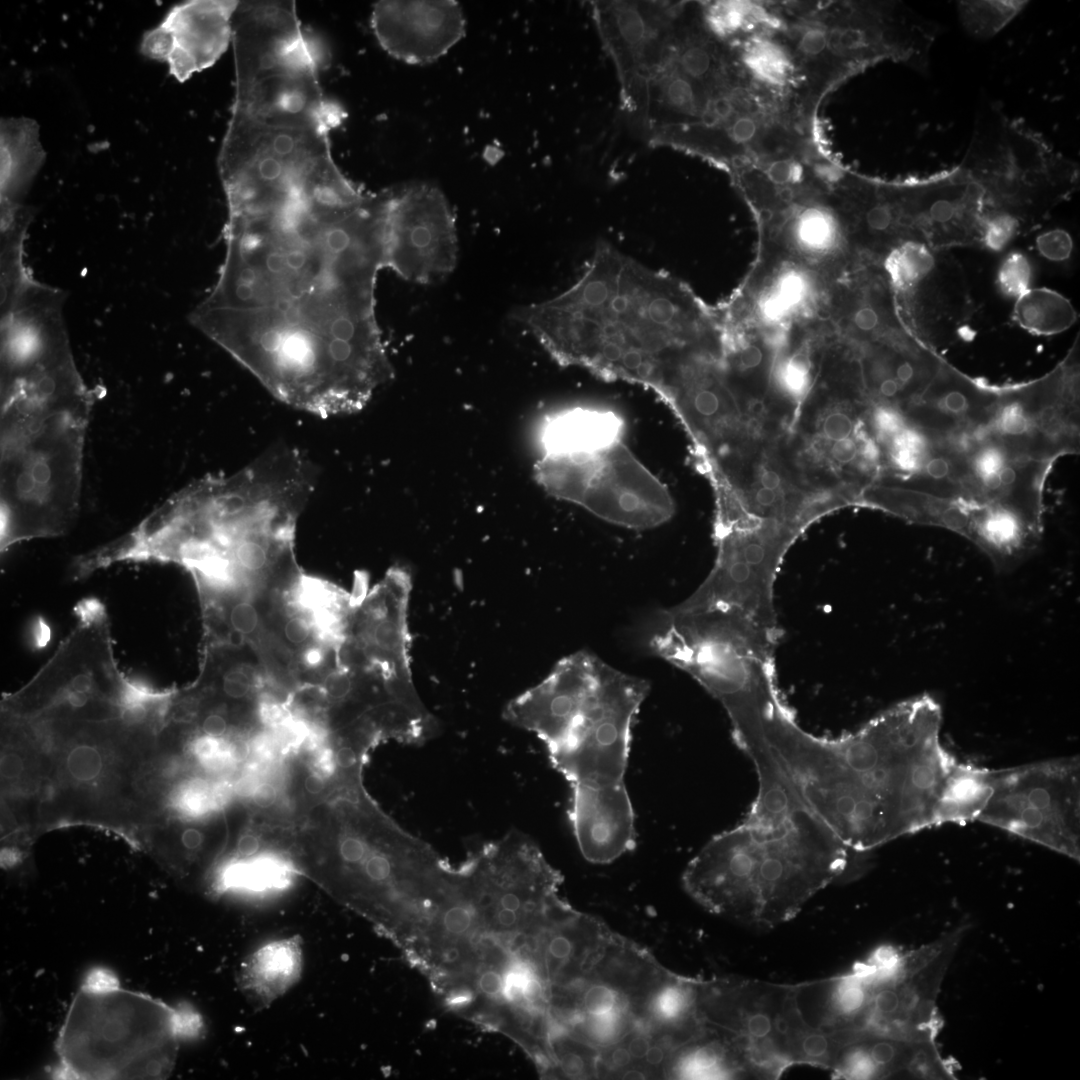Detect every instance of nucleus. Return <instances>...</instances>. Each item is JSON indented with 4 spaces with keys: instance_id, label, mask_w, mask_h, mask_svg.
Segmentation results:
<instances>
[{
    "instance_id": "obj_1",
    "label": "nucleus",
    "mask_w": 1080,
    "mask_h": 1080,
    "mask_svg": "<svg viewBox=\"0 0 1080 1080\" xmlns=\"http://www.w3.org/2000/svg\"><path fill=\"white\" fill-rule=\"evenodd\" d=\"M226 200L224 261L193 323L284 403L362 410L393 376L375 312L384 192L324 163Z\"/></svg>"
},
{
    "instance_id": "obj_2",
    "label": "nucleus",
    "mask_w": 1080,
    "mask_h": 1080,
    "mask_svg": "<svg viewBox=\"0 0 1080 1080\" xmlns=\"http://www.w3.org/2000/svg\"><path fill=\"white\" fill-rule=\"evenodd\" d=\"M941 724L940 705L922 695L839 738L806 732L788 712L766 725L763 736L810 810L860 853L947 823L962 764L942 746Z\"/></svg>"
},
{
    "instance_id": "obj_3",
    "label": "nucleus",
    "mask_w": 1080,
    "mask_h": 1080,
    "mask_svg": "<svg viewBox=\"0 0 1080 1080\" xmlns=\"http://www.w3.org/2000/svg\"><path fill=\"white\" fill-rule=\"evenodd\" d=\"M562 366L650 389L687 351L719 339L715 308L687 284L599 242L580 278L559 295L514 310Z\"/></svg>"
},
{
    "instance_id": "obj_4",
    "label": "nucleus",
    "mask_w": 1080,
    "mask_h": 1080,
    "mask_svg": "<svg viewBox=\"0 0 1080 1080\" xmlns=\"http://www.w3.org/2000/svg\"><path fill=\"white\" fill-rule=\"evenodd\" d=\"M649 690L647 680L579 650L503 710L505 720L545 744L551 764L568 781L570 824L591 863H610L636 846L625 774L633 725Z\"/></svg>"
},
{
    "instance_id": "obj_5",
    "label": "nucleus",
    "mask_w": 1080,
    "mask_h": 1080,
    "mask_svg": "<svg viewBox=\"0 0 1080 1080\" xmlns=\"http://www.w3.org/2000/svg\"><path fill=\"white\" fill-rule=\"evenodd\" d=\"M853 853L792 785H763L746 817L689 861L682 885L714 915L773 928L846 873Z\"/></svg>"
},
{
    "instance_id": "obj_6",
    "label": "nucleus",
    "mask_w": 1080,
    "mask_h": 1080,
    "mask_svg": "<svg viewBox=\"0 0 1080 1080\" xmlns=\"http://www.w3.org/2000/svg\"><path fill=\"white\" fill-rule=\"evenodd\" d=\"M162 712L158 692L149 688L120 709L2 716L23 728L41 752L39 834L85 824L117 831L133 843L141 820L140 784L157 749Z\"/></svg>"
},
{
    "instance_id": "obj_7",
    "label": "nucleus",
    "mask_w": 1080,
    "mask_h": 1080,
    "mask_svg": "<svg viewBox=\"0 0 1080 1080\" xmlns=\"http://www.w3.org/2000/svg\"><path fill=\"white\" fill-rule=\"evenodd\" d=\"M335 802L327 847L299 848L294 863L402 950L439 905L452 865L365 791L342 793Z\"/></svg>"
},
{
    "instance_id": "obj_8",
    "label": "nucleus",
    "mask_w": 1080,
    "mask_h": 1080,
    "mask_svg": "<svg viewBox=\"0 0 1080 1080\" xmlns=\"http://www.w3.org/2000/svg\"><path fill=\"white\" fill-rule=\"evenodd\" d=\"M678 975L609 928L577 972L549 988L558 1078L596 1079L600 1061L634 1036L664 1040L678 1032Z\"/></svg>"
},
{
    "instance_id": "obj_9",
    "label": "nucleus",
    "mask_w": 1080,
    "mask_h": 1080,
    "mask_svg": "<svg viewBox=\"0 0 1080 1080\" xmlns=\"http://www.w3.org/2000/svg\"><path fill=\"white\" fill-rule=\"evenodd\" d=\"M316 482L307 455L274 447L229 476L200 479L166 500L131 532V555L189 570L236 536L297 520Z\"/></svg>"
},
{
    "instance_id": "obj_10",
    "label": "nucleus",
    "mask_w": 1080,
    "mask_h": 1080,
    "mask_svg": "<svg viewBox=\"0 0 1080 1080\" xmlns=\"http://www.w3.org/2000/svg\"><path fill=\"white\" fill-rule=\"evenodd\" d=\"M1 511L47 528L77 517L91 397L84 386L15 385L2 392Z\"/></svg>"
},
{
    "instance_id": "obj_11",
    "label": "nucleus",
    "mask_w": 1080,
    "mask_h": 1080,
    "mask_svg": "<svg viewBox=\"0 0 1080 1080\" xmlns=\"http://www.w3.org/2000/svg\"><path fill=\"white\" fill-rule=\"evenodd\" d=\"M202 1029L197 1012L123 988L93 970L74 995L59 1030L55 1076L62 1079H165L179 1044Z\"/></svg>"
},
{
    "instance_id": "obj_12",
    "label": "nucleus",
    "mask_w": 1080,
    "mask_h": 1080,
    "mask_svg": "<svg viewBox=\"0 0 1080 1080\" xmlns=\"http://www.w3.org/2000/svg\"><path fill=\"white\" fill-rule=\"evenodd\" d=\"M776 634L736 610L676 605L648 619L642 640L722 704L735 736L780 701L772 671Z\"/></svg>"
},
{
    "instance_id": "obj_13",
    "label": "nucleus",
    "mask_w": 1080,
    "mask_h": 1080,
    "mask_svg": "<svg viewBox=\"0 0 1080 1080\" xmlns=\"http://www.w3.org/2000/svg\"><path fill=\"white\" fill-rule=\"evenodd\" d=\"M457 873L476 940L510 954L572 907L559 893L561 873L517 830L469 852Z\"/></svg>"
},
{
    "instance_id": "obj_14",
    "label": "nucleus",
    "mask_w": 1080,
    "mask_h": 1080,
    "mask_svg": "<svg viewBox=\"0 0 1080 1080\" xmlns=\"http://www.w3.org/2000/svg\"><path fill=\"white\" fill-rule=\"evenodd\" d=\"M868 403L843 382L817 369L795 411L787 466L813 491L840 492L869 482L880 451L867 420Z\"/></svg>"
},
{
    "instance_id": "obj_15",
    "label": "nucleus",
    "mask_w": 1080,
    "mask_h": 1080,
    "mask_svg": "<svg viewBox=\"0 0 1080 1080\" xmlns=\"http://www.w3.org/2000/svg\"><path fill=\"white\" fill-rule=\"evenodd\" d=\"M534 477L551 496L629 529L660 526L675 511L668 489L623 440L592 451L542 455Z\"/></svg>"
},
{
    "instance_id": "obj_16",
    "label": "nucleus",
    "mask_w": 1080,
    "mask_h": 1080,
    "mask_svg": "<svg viewBox=\"0 0 1080 1080\" xmlns=\"http://www.w3.org/2000/svg\"><path fill=\"white\" fill-rule=\"evenodd\" d=\"M1078 758L989 770V793L977 819L1079 860Z\"/></svg>"
},
{
    "instance_id": "obj_17",
    "label": "nucleus",
    "mask_w": 1080,
    "mask_h": 1080,
    "mask_svg": "<svg viewBox=\"0 0 1080 1080\" xmlns=\"http://www.w3.org/2000/svg\"><path fill=\"white\" fill-rule=\"evenodd\" d=\"M697 1003L704 1024L748 1048L770 1079L800 1064L810 1027L798 1013L792 985L737 976L698 979Z\"/></svg>"
},
{
    "instance_id": "obj_18",
    "label": "nucleus",
    "mask_w": 1080,
    "mask_h": 1080,
    "mask_svg": "<svg viewBox=\"0 0 1080 1080\" xmlns=\"http://www.w3.org/2000/svg\"><path fill=\"white\" fill-rule=\"evenodd\" d=\"M1078 343L1050 373L1035 381L1000 388L995 434L1019 454L1053 462L1078 452Z\"/></svg>"
},
{
    "instance_id": "obj_19",
    "label": "nucleus",
    "mask_w": 1080,
    "mask_h": 1080,
    "mask_svg": "<svg viewBox=\"0 0 1080 1080\" xmlns=\"http://www.w3.org/2000/svg\"><path fill=\"white\" fill-rule=\"evenodd\" d=\"M899 221L910 240L939 250L982 244L987 218L1000 211L965 153L955 167L922 178L891 182Z\"/></svg>"
},
{
    "instance_id": "obj_20",
    "label": "nucleus",
    "mask_w": 1080,
    "mask_h": 1080,
    "mask_svg": "<svg viewBox=\"0 0 1080 1080\" xmlns=\"http://www.w3.org/2000/svg\"><path fill=\"white\" fill-rule=\"evenodd\" d=\"M384 192V269L418 284L436 283L451 274L458 260V237L443 192L427 182Z\"/></svg>"
},
{
    "instance_id": "obj_21",
    "label": "nucleus",
    "mask_w": 1080,
    "mask_h": 1080,
    "mask_svg": "<svg viewBox=\"0 0 1080 1080\" xmlns=\"http://www.w3.org/2000/svg\"><path fill=\"white\" fill-rule=\"evenodd\" d=\"M831 279L780 252L759 245L753 268L722 305L762 327L794 333L826 334L830 322Z\"/></svg>"
},
{
    "instance_id": "obj_22",
    "label": "nucleus",
    "mask_w": 1080,
    "mask_h": 1080,
    "mask_svg": "<svg viewBox=\"0 0 1080 1080\" xmlns=\"http://www.w3.org/2000/svg\"><path fill=\"white\" fill-rule=\"evenodd\" d=\"M236 0H190L171 7L162 21L147 30L140 52L167 63L169 73L183 83L213 66L233 38Z\"/></svg>"
},
{
    "instance_id": "obj_23",
    "label": "nucleus",
    "mask_w": 1080,
    "mask_h": 1080,
    "mask_svg": "<svg viewBox=\"0 0 1080 1080\" xmlns=\"http://www.w3.org/2000/svg\"><path fill=\"white\" fill-rule=\"evenodd\" d=\"M371 27L380 46L408 64L431 63L465 35L461 5L454 0H382L374 3Z\"/></svg>"
},
{
    "instance_id": "obj_24",
    "label": "nucleus",
    "mask_w": 1080,
    "mask_h": 1080,
    "mask_svg": "<svg viewBox=\"0 0 1080 1080\" xmlns=\"http://www.w3.org/2000/svg\"><path fill=\"white\" fill-rule=\"evenodd\" d=\"M835 1079H954V1066L935 1041L855 1036L839 1049L830 1068Z\"/></svg>"
},
{
    "instance_id": "obj_25",
    "label": "nucleus",
    "mask_w": 1080,
    "mask_h": 1080,
    "mask_svg": "<svg viewBox=\"0 0 1080 1080\" xmlns=\"http://www.w3.org/2000/svg\"><path fill=\"white\" fill-rule=\"evenodd\" d=\"M998 390L970 379L944 361L929 386L903 412L920 427L953 437L985 423Z\"/></svg>"
},
{
    "instance_id": "obj_26",
    "label": "nucleus",
    "mask_w": 1080,
    "mask_h": 1080,
    "mask_svg": "<svg viewBox=\"0 0 1080 1080\" xmlns=\"http://www.w3.org/2000/svg\"><path fill=\"white\" fill-rule=\"evenodd\" d=\"M624 421L612 410L591 406L564 408L547 416L539 429L542 455L592 451L622 441Z\"/></svg>"
},
{
    "instance_id": "obj_27",
    "label": "nucleus",
    "mask_w": 1080,
    "mask_h": 1080,
    "mask_svg": "<svg viewBox=\"0 0 1080 1080\" xmlns=\"http://www.w3.org/2000/svg\"><path fill=\"white\" fill-rule=\"evenodd\" d=\"M303 967L302 940L292 936L268 942L244 961L239 985L259 1007L268 1006L299 980Z\"/></svg>"
},
{
    "instance_id": "obj_28",
    "label": "nucleus",
    "mask_w": 1080,
    "mask_h": 1080,
    "mask_svg": "<svg viewBox=\"0 0 1080 1080\" xmlns=\"http://www.w3.org/2000/svg\"><path fill=\"white\" fill-rule=\"evenodd\" d=\"M0 154L1 213H18L21 199L45 158L37 123L25 117L2 118Z\"/></svg>"
},
{
    "instance_id": "obj_29",
    "label": "nucleus",
    "mask_w": 1080,
    "mask_h": 1080,
    "mask_svg": "<svg viewBox=\"0 0 1080 1080\" xmlns=\"http://www.w3.org/2000/svg\"><path fill=\"white\" fill-rule=\"evenodd\" d=\"M1015 301L1013 320L1033 334L1061 333L1078 318L1071 302L1052 289L1030 288Z\"/></svg>"
},
{
    "instance_id": "obj_30",
    "label": "nucleus",
    "mask_w": 1080,
    "mask_h": 1080,
    "mask_svg": "<svg viewBox=\"0 0 1080 1080\" xmlns=\"http://www.w3.org/2000/svg\"><path fill=\"white\" fill-rule=\"evenodd\" d=\"M740 60L753 79L770 89L786 88L794 80L795 64L786 46L766 35H754L742 44Z\"/></svg>"
},
{
    "instance_id": "obj_31",
    "label": "nucleus",
    "mask_w": 1080,
    "mask_h": 1080,
    "mask_svg": "<svg viewBox=\"0 0 1080 1080\" xmlns=\"http://www.w3.org/2000/svg\"><path fill=\"white\" fill-rule=\"evenodd\" d=\"M937 258L938 253L923 242L907 240L884 258L881 267L897 295L910 290L928 276Z\"/></svg>"
},
{
    "instance_id": "obj_32",
    "label": "nucleus",
    "mask_w": 1080,
    "mask_h": 1080,
    "mask_svg": "<svg viewBox=\"0 0 1080 1080\" xmlns=\"http://www.w3.org/2000/svg\"><path fill=\"white\" fill-rule=\"evenodd\" d=\"M1019 0H964L957 2L960 23L977 39H989L1003 30L1027 6Z\"/></svg>"
},
{
    "instance_id": "obj_33",
    "label": "nucleus",
    "mask_w": 1080,
    "mask_h": 1080,
    "mask_svg": "<svg viewBox=\"0 0 1080 1080\" xmlns=\"http://www.w3.org/2000/svg\"><path fill=\"white\" fill-rule=\"evenodd\" d=\"M652 78V90H655L656 101L662 107L680 116L702 115L706 100L698 84L683 75L672 62L653 74Z\"/></svg>"
},
{
    "instance_id": "obj_34",
    "label": "nucleus",
    "mask_w": 1080,
    "mask_h": 1080,
    "mask_svg": "<svg viewBox=\"0 0 1080 1080\" xmlns=\"http://www.w3.org/2000/svg\"><path fill=\"white\" fill-rule=\"evenodd\" d=\"M704 18L716 36L728 38L749 31L764 16L760 7L748 2L721 1L707 5Z\"/></svg>"
},
{
    "instance_id": "obj_35",
    "label": "nucleus",
    "mask_w": 1080,
    "mask_h": 1080,
    "mask_svg": "<svg viewBox=\"0 0 1080 1080\" xmlns=\"http://www.w3.org/2000/svg\"><path fill=\"white\" fill-rule=\"evenodd\" d=\"M672 45V63L683 75L697 84L712 76L714 55L706 44L690 41Z\"/></svg>"
},
{
    "instance_id": "obj_36",
    "label": "nucleus",
    "mask_w": 1080,
    "mask_h": 1080,
    "mask_svg": "<svg viewBox=\"0 0 1080 1080\" xmlns=\"http://www.w3.org/2000/svg\"><path fill=\"white\" fill-rule=\"evenodd\" d=\"M1033 269L1029 258L1021 252L1009 253L997 272V284L1004 295L1015 300L1031 287Z\"/></svg>"
},
{
    "instance_id": "obj_37",
    "label": "nucleus",
    "mask_w": 1080,
    "mask_h": 1080,
    "mask_svg": "<svg viewBox=\"0 0 1080 1080\" xmlns=\"http://www.w3.org/2000/svg\"><path fill=\"white\" fill-rule=\"evenodd\" d=\"M1019 219L1005 212H994L986 220L981 246L991 251H1001L1023 230Z\"/></svg>"
},
{
    "instance_id": "obj_38",
    "label": "nucleus",
    "mask_w": 1080,
    "mask_h": 1080,
    "mask_svg": "<svg viewBox=\"0 0 1080 1080\" xmlns=\"http://www.w3.org/2000/svg\"><path fill=\"white\" fill-rule=\"evenodd\" d=\"M1036 248L1040 255L1050 261L1061 262L1070 258L1073 250V241L1068 232L1063 229H1053L1038 235Z\"/></svg>"
},
{
    "instance_id": "obj_39",
    "label": "nucleus",
    "mask_w": 1080,
    "mask_h": 1080,
    "mask_svg": "<svg viewBox=\"0 0 1080 1080\" xmlns=\"http://www.w3.org/2000/svg\"><path fill=\"white\" fill-rule=\"evenodd\" d=\"M797 48L802 56L815 58L821 55L829 45V34L819 24H810L799 30Z\"/></svg>"
},
{
    "instance_id": "obj_40",
    "label": "nucleus",
    "mask_w": 1080,
    "mask_h": 1080,
    "mask_svg": "<svg viewBox=\"0 0 1080 1080\" xmlns=\"http://www.w3.org/2000/svg\"><path fill=\"white\" fill-rule=\"evenodd\" d=\"M758 131V125L751 116H735L728 123L730 140L736 144H748L752 142Z\"/></svg>"
},
{
    "instance_id": "obj_41",
    "label": "nucleus",
    "mask_w": 1080,
    "mask_h": 1080,
    "mask_svg": "<svg viewBox=\"0 0 1080 1080\" xmlns=\"http://www.w3.org/2000/svg\"><path fill=\"white\" fill-rule=\"evenodd\" d=\"M261 846L259 836L253 833L242 834L237 840L234 857L230 861L251 860L260 852Z\"/></svg>"
},
{
    "instance_id": "obj_42",
    "label": "nucleus",
    "mask_w": 1080,
    "mask_h": 1080,
    "mask_svg": "<svg viewBox=\"0 0 1080 1080\" xmlns=\"http://www.w3.org/2000/svg\"><path fill=\"white\" fill-rule=\"evenodd\" d=\"M303 787L306 793L312 797H318L325 794L327 789L326 778L318 771H311L306 775Z\"/></svg>"
},
{
    "instance_id": "obj_43",
    "label": "nucleus",
    "mask_w": 1080,
    "mask_h": 1080,
    "mask_svg": "<svg viewBox=\"0 0 1080 1080\" xmlns=\"http://www.w3.org/2000/svg\"><path fill=\"white\" fill-rule=\"evenodd\" d=\"M252 794L253 802L263 808L273 804L277 797L275 788L269 783L256 786Z\"/></svg>"
}]
</instances>
